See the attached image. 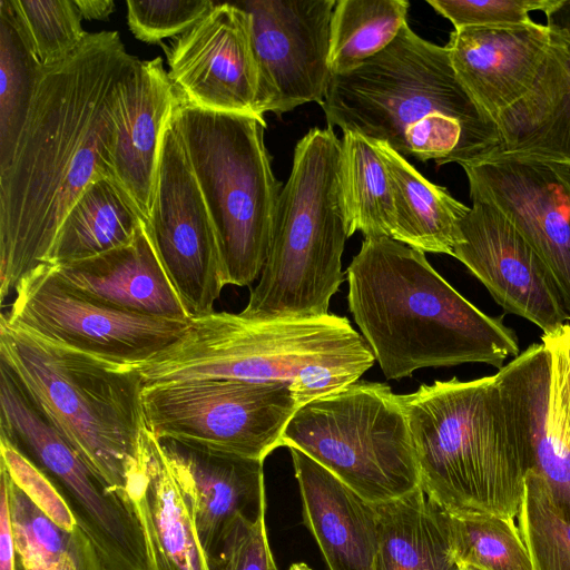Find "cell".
<instances>
[{"label": "cell", "mask_w": 570, "mask_h": 570, "mask_svg": "<svg viewBox=\"0 0 570 570\" xmlns=\"http://www.w3.org/2000/svg\"><path fill=\"white\" fill-rule=\"evenodd\" d=\"M139 59L117 31L88 32L43 67L10 166L0 173V297L48 265L58 229L83 190L112 178L118 86Z\"/></svg>", "instance_id": "6da1fadb"}, {"label": "cell", "mask_w": 570, "mask_h": 570, "mask_svg": "<svg viewBox=\"0 0 570 570\" xmlns=\"http://www.w3.org/2000/svg\"><path fill=\"white\" fill-rule=\"evenodd\" d=\"M347 304L387 380L424 367L519 355L518 337L454 289L425 253L391 237H364L346 269Z\"/></svg>", "instance_id": "7a4b0ae2"}, {"label": "cell", "mask_w": 570, "mask_h": 570, "mask_svg": "<svg viewBox=\"0 0 570 570\" xmlns=\"http://www.w3.org/2000/svg\"><path fill=\"white\" fill-rule=\"evenodd\" d=\"M321 107L328 127L439 166L475 163L501 141L459 81L446 47L421 38L407 23L362 66L332 75Z\"/></svg>", "instance_id": "3957f363"}, {"label": "cell", "mask_w": 570, "mask_h": 570, "mask_svg": "<svg viewBox=\"0 0 570 570\" xmlns=\"http://www.w3.org/2000/svg\"><path fill=\"white\" fill-rule=\"evenodd\" d=\"M397 396L425 492L454 517H518L527 466L495 374Z\"/></svg>", "instance_id": "277c9868"}, {"label": "cell", "mask_w": 570, "mask_h": 570, "mask_svg": "<svg viewBox=\"0 0 570 570\" xmlns=\"http://www.w3.org/2000/svg\"><path fill=\"white\" fill-rule=\"evenodd\" d=\"M0 363L85 461L127 495L150 438L138 373L50 342L2 316Z\"/></svg>", "instance_id": "5b68a950"}, {"label": "cell", "mask_w": 570, "mask_h": 570, "mask_svg": "<svg viewBox=\"0 0 570 570\" xmlns=\"http://www.w3.org/2000/svg\"><path fill=\"white\" fill-rule=\"evenodd\" d=\"M347 238L342 140L331 127L313 128L296 144L267 258L240 314L255 320L328 314L330 301L344 279Z\"/></svg>", "instance_id": "8992f818"}, {"label": "cell", "mask_w": 570, "mask_h": 570, "mask_svg": "<svg viewBox=\"0 0 570 570\" xmlns=\"http://www.w3.org/2000/svg\"><path fill=\"white\" fill-rule=\"evenodd\" d=\"M374 361L344 316L255 320L213 311L190 317L177 341L131 370L144 386L210 379L289 385L312 365Z\"/></svg>", "instance_id": "52a82bcc"}, {"label": "cell", "mask_w": 570, "mask_h": 570, "mask_svg": "<svg viewBox=\"0 0 570 570\" xmlns=\"http://www.w3.org/2000/svg\"><path fill=\"white\" fill-rule=\"evenodd\" d=\"M171 118L213 219L227 285L248 286L266 262L282 190L264 116L203 109L178 94Z\"/></svg>", "instance_id": "ba28073f"}, {"label": "cell", "mask_w": 570, "mask_h": 570, "mask_svg": "<svg viewBox=\"0 0 570 570\" xmlns=\"http://www.w3.org/2000/svg\"><path fill=\"white\" fill-rule=\"evenodd\" d=\"M281 446L301 450L373 504L421 485L405 413L385 383L357 380L299 407Z\"/></svg>", "instance_id": "9c48e42d"}, {"label": "cell", "mask_w": 570, "mask_h": 570, "mask_svg": "<svg viewBox=\"0 0 570 570\" xmlns=\"http://www.w3.org/2000/svg\"><path fill=\"white\" fill-rule=\"evenodd\" d=\"M569 45L568 31L550 20L450 33L453 70L498 128L497 147L531 131L559 106L570 86Z\"/></svg>", "instance_id": "30bf717a"}, {"label": "cell", "mask_w": 570, "mask_h": 570, "mask_svg": "<svg viewBox=\"0 0 570 570\" xmlns=\"http://www.w3.org/2000/svg\"><path fill=\"white\" fill-rule=\"evenodd\" d=\"M142 407L156 440L263 461L297 411L288 384L223 379L146 385Z\"/></svg>", "instance_id": "8fae6325"}, {"label": "cell", "mask_w": 570, "mask_h": 570, "mask_svg": "<svg viewBox=\"0 0 570 570\" xmlns=\"http://www.w3.org/2000/svg\"><path fill=\"white\" fill-rule=\"evenodd\" d=\"M0 434L51 480L106 570H150L142 528L129 498L85 461L27 394L16 392L3 400Z\"/></svg>", "instance_id": "7c38bea8"}, {"label": "cell", "mask_w": 570, "mask_h": 570, "mask_svg": "<svg viewBox=\"0 0 570 570\" xmlns=\"http://www.w3.org/2000/svg\"><path fill=\"white\" fill-rule=\"evenodd\" d=\"M1 316L42 338L131 370L171 345L188 321L127 312L62 282L49 265L23 276Z\"/></svg>", "instance_id": "4fadbf2b"}, {"label": "cell", "mask_w": 570, "mask_h": 570, "mask_svg": "<svg viewBox=\"0 0 570 570\" xmlns=\"http://www.w3.org/2000/svg\"><path fill=\"white\" fill-rule=\"evenodd\" d=\"M146 226L190 317L212 313L227 285L224 263L213 219L171 117L163 135Z\"/></svg>", "instance_id": "5bb4252c"}, {"label": "cell", "mask_w": 570, "mask_h": 570, "mask_svg": "<svg viewBox=\"0 0 570 570\" xmlns=\"http://www.w3.org/2000/svg\"><path fill=\"white\" fill-rule=\"evenodd\" d=\"M250 21L258 70L256 111L278 116L306 102L323 104L330 68L335 0L236 1Z\"/></svg>", "instance_id": "9a60e30c"}, {"label": "cell", "mask_w": 570, "mask_h": 570, "mask_svg": "<svg viewBox=\"0 0 570 570\" xmlns=\"http://www.w3.org/2000/svg\"><path fill=\"white\" fill-rule=\"evenodd\" d=\"M461 167L470 199L500 210L542 259L570 320V168L523 157H494Z\"/></svg>", "instance_id": "2e32d148"}, {"label": "cell", "mask_w": 570, "mask_h": 570, "mask_svg": "<svg viewBox=\"0 0 570 570\" xmlns=\"http://www.w3.org/2000/svg\"><path fill=\"white\" fill-rule=\"evenodd\" d=\"M164 50L169 79L187 102L212 111L259 116L249 16L236 2L215 3Z\"/></svg>", "instance_id": "e0dca14e"}, {"label": "cell", "mask_w": 570, "mask_h": 570, "mask_svg": "<svg viewBox=\"0 0 570 570\" xmlns=\"http://www.w3.org/2000/svg\"><path fill=\"white\" fill-rule=\"evenodd\" d=\"M459 223L452 256L488 288L494 301L543 333L568 320L558 286L539 255L493 206L471 200Z\"/></svg>", "instance_id": "ac0fdd59"}, {"label": "cell", "mask_w": 570, "mask_h": 570, "mask_svg": "<svg viewBox=\"0 0 570 570\" xmlns=\"http://www.w3.org/2000/svg\"><path fill=\"white\" fill-rule=\"evenodd\" d=\"M208 557L232 523L266 511L264 461L176 440H157Z\"/></svg>", "instance_id": "d6986e66"}, {"label": "cell", "mask_w": 570, "mask_h": 570, "mask_svg": "<svg viewBox=\"0 0 570 570\" xmlns=\"http://www.w3.org/2000/svg\"><path fill=\"white\" fill-rule=\"evenodd\" d=\"M177 99L178 92L160 57L139 60L118 86L110 149L112 179L128 194L146 223L163 135Z\"/></svg>", "instance_id": "ffe728a7"}, {"label": "cell", "mask_w": 570, "mask_h": 570, "mask_svg": "<svg viewBox=\"0 0 570 570\" xmlns=\"http://www.w3.org/2000/svg\"><path fill=\"white\" fill-rule=\"evenodd\" d=\"M527 473L543 484L556 510L570 522V446L549 417V357L532 344L495 374Z\"/></svg>", "instance_id": "44dd1931"}, {"label": "cell", "mask_w": 570, "mask_h": 570, "mask_svg": "<svg viewBox=\"0 0 570 570\" xmlns=\"http://www.w3.org/2000/svg\"><path fill=\"white\" fill-rule=\"evenodd\" d=\"M287 449L304 523L328 570H376L380 533L375 504L301 450Z\"/></svg>", "instance_id": "7402d4cb"}, {"label": "cell", "mask_w": 570, "mask_h": 570, "mask_svg": "<svg viewBox=\"0 0 570 570\" xmlns=\"http://www.w3.org/2000/svg\"><path fill=\"white\" fill-rule=\"evenodd\" d=\"M51 267L69 286L117 308L170 320L190 318L164 269L146 223L129 244Z\"/></svg>", "instance_id": "603a6c76"}, {"label": "cell", "mask_w": 570, "mask_h": 570, "mask_svg": "<svg viewBox=\"0 0 570 570\" xmlns=\"http://www.w3.org/2000/svg\"><path fill=\"white\" fill-rule=\"evenodd\" d=\"M127 497L142 528L150 570H208L187 504L151 433L144 464Z\"/></svg>", "instance_id": "cb8c5ba5"}, {"label": "cell", "mask_w": 570, "mask_h": 570, "mask_svg": "<svg viewBox=\"0 0 570 570\" xmlns=\"http://www.w3.org/2000/svg\"><path fill=\"white\" fill-rule=\"evenodd\" d=\"M375 508L376 570H463L452 547L450 514L421 485Z\"/></svg>", "instance_id": "d4e9b609"}, {"label": "cell", "mask_w": 570, "mask_h": 570, "mask_svg": "<svg viewBox=\"0 0 570 570\" xmlns=\"http://www.w3.org/2000/svg\"><path fill=\"white\" fill-rule=\"evenodd\" d=\"M372 141L386 165L392 185L393 239L423 253L452 256L459 223L470 207L456 200L445 187L429 181L386 142Z\"/></svg>", "instance_id": "484cf974"}, {"label": "cell", "mask_w": 570, "mask_h": 570, "mask_svg": "<svg viewBox=\"0 0 570 570\" xmlns=\"http://www.w3.org/2000/svg\"><path fill=\"white\" fill-rule=\"evenodd\" d=\"M145 219L112 178L89 185L65 216L49 254L48 265L87 259L129 244Z\"/></svg>", "instance_id": "4316f807"}, {"label": "cell", "mask_w": 570, "mask_h": 570, "mask_svg": "<svg viewBox=\"0 0 570 570\" xmlns=\"http://www.w3.org/2000/svg\"><path fill=\"white\" fill-rule=\"evenodd\" d=\"M342 139V186L348 237L360 230L364 237L393 238L395 209L386 165L373 141L344 131Z\"/></svg>", "instance_id": "83f0119b"}, {"label": "cell", "mask_w": 570, "mask_h": 570, "mask_svg": "<svg viewBox=\"0 0 570 570\" xmlns=\"http://www.w3.org/2000/svg\"><path fill=\"white\" fill-rule=\"evenodd\" d=\"M42 72L10 1L0 0V173L13 159Z\"/></svg>", "instance_id": "f1b7e54d"}, {"label": "cell", "mask_w": 570, "mask_h": 570, "mask_svg": "<svg viewBox=\"0 0 570 570\" xmlns=\"http://www.w3.org/2000/svg\"><path fill=\"white\" fill-rule=\"evenodd\" d=\"M8 489V504L19 570H39L72 557L80 570H106L102 560L83 530L77 525L68 531L56 523L11 480L0 464Z\"/></svg>", "instance_id": "f546056e"}, {"label": "cell", "mask_w": 570, "mask_h": 570, "mask_svg": "<svg viewBox=\"0 0 570 570\" xmlns=\"http://www.w3.org/2000/svg\"><path fill=\"white\" fill-rule=\"evenodd\" d=\"M410 3L405 0H338L330 36L332 75L355 70L384 50L404 24Z\"/></svg>", "instance_id": "4dcf8cb0"}, {"label": "cell", "mask_w": 570, "mask_h": 570, "mask_svg": "<svg viewBox=\"0 0 570 570\" xmlns=\"http://www.w3.org/2000/svg\"><path fill=\"white\" fill-rule=\"evenodd\" d=\"M449 521L453 551L462 566L481 570H533L514 519L450 514Z\"/></svg>", "instance_id": "1f68e13d"}, {"label": "cell", "mask_w": 570, "mask_h": 570, "mask_svg": "<svg viewBox=\"0 0 570 570\" xmlns=\"http://www.w3.org/2000/svg\"><path fill=\"white\" fill-rule=\"evenodd\" d=\"M16 20L43 67L67 59L88 32L75 0H9Z\"/></svg>", "instance_id": "d6a6232c"}, {"label": "cell", "mask_w": 570, "mask_h": 570, "mask_svg": "<svg viewBox=\"0 0 570 570\" xmlns=\"http://www.w3.org/2000/svg\"><path fill=\"white\" fill-rule=\"evenodd\" d=\"M533 570H570V522L561 517L543 484L531 473L518 514Z\"/></svg>", "instance_id": "836d02e7"}, {"label": "cell", "mask_w": 570, "mask_h": 570, "mask_svg": "<svg viewBox=\"0 0 570 570\" xmlns=\"http://www.w3.org/2000/svg\"><path fill=\"white\" fill-rule=\"evenodd\" d=\"M544 14L547 20L564 28L570 37V0H558ZM494 157L533 158L570 168V86L559 106L544 121L512 144L492 148L478 161Z\"/></svg>", "instance_id": "e575fe53"}, {"label": "cell", "mask_w": 570, "mask_h": 570, "mask_svg": "<svg viewBox=\"0 0 570 570\" xmlns=\"http://www.w3.org/2000/svg\"><path fill=\"white\" fill-rule=\"evenodd\" d=\"M214 6L210 0H128L127 23L138 40L159 43L186 32Z\"/></svg>", "instance_id": "d590c367"}, {"label": "cell", "mask_w": 570, "mask_h": 570, "mask_svg": "<svg viewBox=\"0 0 570 570\" xmlns=\"http://www.w3.org/2000/svg\"><path fill=\"white\" fill-rule=\"evenodd\" d=\"M454 30L528 24L532 11L547 12L558 0H426Z\"/></svg>", "instance_id": "8d00e7d4"}, {"label": "cell", "mask_w": 570, "mask_h": 570, "mask_svg": "<svg viewBox=\"0 0 570 570\" xmlns=\"http://www.w3.org/2000/svg\"><path fill=\"white\" fill-rule=\"evenodd\" d=\"M206 559L208 570H277L265 514L256 520L236 519Z\"/></svg>", "instance_id": "74e56055"}, {"label": "cell", "mask_w": 570, "mask_h": 570, "mask_svg": "<svg viewBox=\"0 0 570 570\" xmlns=\"http://www.w3.org/2000/svg\"><path fill=\"white\" fill-rule=\"evenodd\" d=\"M0 453L11 480L56 523L72 531L77 521L51 480L3 436Z\"/></svg>", "instance_id": "f35d334b"}, {"label": "cell", "mask_w": 570, "mask_h": 570, "mask_svg": "<svg viewBox=\"0 0 570 570\" xmlns=\"http://www.w3.org/2000/svg\"><path fill=\"white\" fill-rule=\"evenodd\" d=\"M541 342L549 357V417L570 446V324L543 333Z\"/></svg>", "instance_id": "ab89813d"}, {"label": "cell", "mask_w": 570, "mask_h": 570, "mask_svg": "<svg viewBox=\"0 0 570 570\" xmlns=\"http://www.w3.org/2000/svg\"><path fill=\"white\" fill-rule=\"evenodd\" d=\"M370 368L365 364H318L304 368L289 384L297 410L344 390Z\"/></svg>", "instance_id": "60d3db41"}, {"label": "cell", "mask_w": 570, "mask_h": 570, "mask_svg": "<svg viewBox=\"0 0 570 570\" xmlns=\"http://www.w3.org/2000/svg\"><path fill=\"white\" fill-rule=\"evenodd\" d=\"M0 570H19V560L13 541L8 489L4 476L0 473Z\"/></svg>", "instance_id": "b9f144b4"}, {"label": "cell", "mask_w": 570, "mask_h": 570, "mask_svg": "<svg viewBox=\"0 0 570 570\" xmlns=\"http://www.w3.org/2000/svg\"><path fill=\"white\" fill-rule=\"evenodd\" d=\"M82 20H104L115 10L112 0H75Z\"/></svg>", "instance_id": "7bdbcfd3"}, {"label": "cell", "mask_w": 570, "mask_h": 570, "mask_svg": "<svg viewBox=\"0 0 570 570\" xmlns=\"http://www.w3.org/2000/svg\"><path fill=\"white\" fill-rule=\"evenodd\" d=\"M39 570H80V567L72 557L65 556Z\"/></svg>", "instance_id": "ee69618b"}, {"label": "cell", "mask_w": 570, "mask_h": 570, "mask_svg": "<svg viewBox=\"0 0 570 570\" xmlns=\"http://www.w3.org/2000/svg\"><path fill=\"white\" fill-rule=\"evenodd\" d=\"M288 570H313L311 567H308L305 562H295L291 564Z\"/></svg>", "instance_id": "f6af8a7d"}, {"label": "cell", "mask_w": 570, "mask_h": 570, "mask_svg": "<svg viewBox=\"0 0 570 570\" xmlns=\"http://www.w3.org/2000/svg\"><path fill=\"white\" fill-rule=\"evenodd\" d=\"M463 570H481V569H478L473 566H463Z\"/></svg>", "instance_id": "bcb514c9"}]
</instances>
